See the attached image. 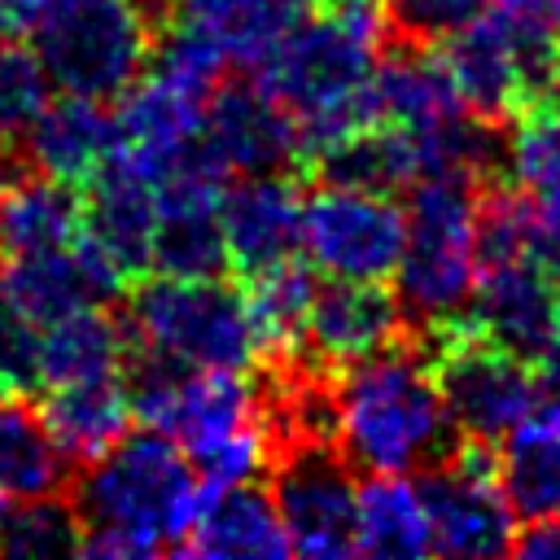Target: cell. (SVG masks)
<instances>
[{
    "instance_id": "3957f363",
    "label": "cell",
    "mask_w": 560,
    "mask_h": 560,
    "mask_svg": "<svg viewBox=\"0 0 560 560\" xmlns=\"http://www.w3.org/2000/svg\"><path fill=\"white\" fill-rule=\"evenodd\" d=\"M328 389L332 442L359 472H424L459 442L433 359L420 346L389 341L337 368Z\"/></svg>"
},
{
    "instance_id": "9a60e30c",
    "label": "cell",
    "mask_w": 560,
    "mask_h": 560,
    "mask_svg": "<svg viewBox=\"0 0 560 560\" xmlns=\"http://www.w3.org/2000/svg\"><path fill=\"white\" fill-rule=\"evenodd\" d=\"M560 311V280L529 254L486 258L464 306V328L521 354L538 359Z\"/></svg>"
},
{
    "instance_id": "d6986e66",
    "label": "cell",
    "mask_w": 560,
    "mask_h": 560,
    "mask_svg": "<svg viewBox=\"0 0 560 560\" xmlns=\"http://www.w3.org/2000/svg\"><path fill=\"white\" fill-rule=\"evenodd\" d=\"M223 175L201 158H188L158 184V232L153 262L166 276H219L228 267L223 228H219Z\"/></svg>"
},
{
    "instance_id": "f546056e",
    "label": "cell",
    "mask_w": 560,
    "mask_h": 560,
    "mask_svg": "<svg viewBox=\"0 0 560 560\" xmlns=\"http://www.w3.org/2000/svg\"><path fill=\"white\" fill-rule=\"evenodd\" d=\"M372 109L376 122L394 127H433L442 118L464 114V101L433 52H389L372 70Z\"/></svg>"
},
{
    "instance_id": "d590c367",
    "label": "cell",
    "mask_w": 560,
    "mask_h": 560,
    "mask_svg": "<svg viewBox=\"0 0 560 560\" xmlns=\"http://www.w3.org/2000/svg\"><path fill=\"white\" fill-rule=\"evenodd\" d=\"M35 385V324L0 289V394Z\"/></svg>"
},
{
    "instance_id": "9c48e42d",
    "label": "cell",
    "mask_w": 560,
    "mask_h": 560,
    "mask_svg": "<svg viewBox=\"0 0 560 560\" xmlns=\"http://www.w3.org/2000/svg\"><path fill=\"white\" fill-rule=\"evenodd\" d=\"M429 346L451 424L468 442H486V446L499 442L547 394L542 381L529 372V359L468 332L464 324L433 332Z\"/></svg>"
},
{
    "instance_id": "74e56055",
    "label": "cell",
    "mask_w": 560,
    "mask_h": 560,
    "mask_svg": "<svg viewBox=\"0 0 560 560\" xmlns=\"http://www.w3.org/2000/svg\"><path fill=\"white\" fill-rule=\"evenodd\" d=\"M538 368H542V381H547L551 389H560V311H556V324H551L547 346L538 350Z\"/></svg>"
},
{
    "instance_id": "4dcf8cb0",
    "label": "cell",
    "mask_w": 560,
    "mask_h": 560,
    "mask_svg": "<svg viewBox=\"0 0 560 560\" xmlns=\"http://www.w3.org/2000/svg\"><path fill=\"white\" fill-rule=\"evenodd\" d=\"M245 280H249L245 284V298H249V311H254V324L262 332L267 354L293 359L298 354L306 306L315 298V271H311V262L289 258V262H276V267L254 271Z\"/></svg>"
},
{
    "instance_id": "52a82bcc",
    "label": "cell",
    "mask_w": 560,
    "mask_h": 560,
    "mask_svg": "<svg viewBox=\"0 0 560 560\" xmlns=\"http://www.w3.org/2000/svg\"><path fill=\"white\" fill-rule=\"evenodd\" d=\"M127 332L140 350L166 354L197 372H245L267 346L245 289L223 276H149L127 293Z\"/></svg>"
},
{
    "instance_id": "d6a6232c",
    "label": "cell",
    "mask_w": 560,
    "mask_h": 560,
    "mask_svg": "<svg viewBox=\"0 0 560 560\" xmlns=\"http://www.w3.org/2000/svg\"><path fill=\"white\" fill-rule=\"evenodd\" d=\"M0 556L13 560H61L83 556V529L70 503L57 494L22 499L13 512L0 508Z\"/></svg>"
},
{
    "instance_id": "cb8c5ba5",
    "label": "cell",
    "mask_w": 560,
    "mask_h": 560,
    "mask_svg": "<svg viewBox=\"0 0 560 560\" xmlns=\"http://www.w3.org/2000/svg\"><path fill=\"white\" fill-rule=\"evenodd\" d=\"M136 341L127 332V319L109 315L105 306L70 311L44 328H35V385H79V381H105L122 376Z\"/></svg>"
},
{
    "instance_id": "603a6c76",
    "label": "cell",
    "mask_w": 560,
    "mask_h": 560,
    "mask_svg": "<svg viewBox=\"0 0 560 560\" xmlns=\"http://www.w3.org/2000/svg\"><path fill=\"white\" fill-rule=\"evenodd\" d=\"M494 472L516 521L560 516V389L542 394L534 411L499 438Z\"/></svg>"
},
{
    "instance_id": "30bf717a",
    "label": "cell",
    "mask_w": 560,
    "mask_h": 560,
    "mask_svg": "<svg viewBox=\"0 0 560 560\" xmlns=\"http://www.w3.org/2000/svg\"><path fill=\"white\" fill-rule=\"evenodd\" d=\"M407 210L385 188L324 184L302 197V254L328 280H389L402 254Z\"/></svg>"
},
{
    "instance_id": "8fae6325",
    "label": "cell",
    "mask_w": 560,
    "mask_h": 560,
    "mask_svg": "<svg viewBox=\"0 0 560 560\" xmlns=\"http://www.w3.org/2000/svg\"><path fill=\"white\" fill-rule=\"evenodd\" d=\"M271 499L289 538V556H359V481L337 442H284V451L271 455Z\"/></svg>"
},
{
    "instance_id": "4fadbf2b",
    "label": "cell",
    "mask_w": 560,
    "mask_h": 560,
    "mask_svg": "<svg viewBox=\"0 0 560 560\" xmlns=\"http://www.w3.org/2000/svg\"><path fill=\"white\" fill-rule=\"evenodd\" d=\"M197 158L223 179L289 171L302 158V136L284 101L262 79H219L206 96Z\"/></svg>"
},
{
    "instance_id": "d4e9b609",
    "label": "cell",
    "mask_w": 560,
    "mask_h": 560,
    "mask_svg": "<svg viewBox=\"0 0 560 560\" xmlns=\"http://www.w3.org/2000/svg\"><path fill=\"white\" fill-rule=\"evenodd\" d=\"M184 551L206 556V560H236V556L280 560V556H289V538H284L271 490H262L254 481L206 490L201 516H197Z\"/></svg>"
},
{
    "instance_id": "8d00e7d4",
    "label": "cell",
    "mask_w": 560,
    "mask_h": 560,
    "mask_svg": "<svg viewBox=\"0 0 560 560\" xmlns=\"http://www.w3.org/2000/svg\"><path fill=\"white\" fill-rule=\"evenodd\" d=\"M512 551L525 560H560V516H538V521H521Z\"/></svg>"
},
{
    "instance_id": "8992f818",
    "label": "cell",
    "mask_w": 560,
    "mask_h": 560,
    "mask_svg": "<svg viewBox=\"0 0 560 560\" xmlns=\"http://www.w3.org/2000/svg\"><path fill=\"white\" fill-rule=\"evenodd\" d=\"M158 31V0H48L22 35L57 92L114 101L149 70Z\"/></svg>"
},
{
    "instance_id": "2e32d148",
    "label": "cell",
    "mask_w": 560,
    "mask_h": 560,
    "mask_svg": "<svg viewBox=\"0 0 560 560\" xmlns=\"http://www.w3.org/2000/svg\"><path fill=\"white\" fill-rule=\"evenodd\" d=\"M398 337H402V311L398 298L385 289V280H328L315 284L293 363L337 372Z\"/></svg>"
},
{
    "instance_id": "7c38bea8",
    "label": "cell",
    "mask_w": 560,
    "mask_h": 560,
    "mask_svg": "<svg viewBox=\"0 0 560 560\" xmlns=\"http://www.w3.org/2000/svg\"><path fill=\"white\" fill-rule=\"evenodd\" d=\"M424 508H429V534L433 551L442 556H508L516 538V512L499 486L494 455L486 442L459 438L455 451L424 468Z\"/></svg>"
},
{
    "instance_id": "7402d4cb",
    "label": "cell",
    "mask_w": 560,
    "mask_h": 560,
    "mask_svg": "<svg viewBox=\"0 0 560 560\" xmlns=\"http://www.w3.org/2000/svg\"><path fill=\"white\" fill-rule=\"evenodd\" d=\"M503 158L512 188L525 192L534 214L529 254L560 280V101L534 105L521 118H512Z\"/></svg>"
},
{
    "instance_id": "ac0fdd59",
    "label": "cell",
    "mask_w": 560,
    "mask_h": 560,
    "mask_svg": "<svg viewBox=\"0 0 560 560\" xmlns=\"http://www.w3.org/2000/svg\"><path fill=\"white\" fill-rule=\"evenodd\" d=\"M219 228L228 267H236L241 276L289 262L302 249V188L284 171L236 175L232 184H223Z\"/></svg>"
},
{
    "instance_id": "5bb4252c",
    "label": "cell",
    "mask_w": 560,
    "mask_h": 560,
    "mask_svg": "<svg viewBox=\"0 0 560 560\" xmlns=\"http://www.w3.org/2000/svg\"><path fill=\"white\" fill-rule=\"evenodd\" d=\"M206 88H192L158 66H149V74H140L127 92H118V158L136 162L144 175H153L158 184L184 166L188 158H197V131H201V114H206Z\"/></svg>"
},
{
    "instance_id": "ffe728a7",
    "label": "cell",
    "mask_w": 560,
    "mask_h": 560,
    "mask_svg": "<svg viewBox=\"0 0 560 560\" xmlns=\"http://www.w3.org/2000/svg\"><path fill=\"white\" fill-rule=\"evenodd\" d=\"M83 232L96 249L131 280L153 262V232H158V179L144 175L127 158H109L83 197Z\"/></svg>"
},
{
    "instance_id": "277c9868",
    "label": "cell",
    "mask_w": 560,
    "mask_h": 560,
    "mask_svg": "<svg viewBox=\"0 0 560 560\" xmlns=\"http://www.w3.org/2000/svg\"><path fill=\"white\" fill-rule=\"evenodd\" d=\"M407 236L394 267L402 324H416L424 337L464 319L481 271V188L459 175H429L411 184L407 197Z\"/></svg>"
},
{
    "instance_id": "e575fe53",
    "label": "cell",
    "mask_w": 560,
    "mask_h": 560,
    "mask_svg": "<svg viewBox=\"0 0 560 560\" xmlns=\"http://www.w3.org/2000/svg\"><path fill=\"white\" fill-rule=\"evenodd\" d=\"M494 0H381L385 22L407 44H442L481 18Z\"/></svg>"
},
{
    "instance_id": "e0dca14e",
    "label": "cell",
    "mask_w": 560,
    "mask_h": 560,
    "mask_svg": "<svg viewBox=\"0 0 560 560\" xmlns=\"http://www.w3.org/2000/svg\"><path fill=\"white\" fill-rule=\"evenodd\" d=\"M4 298L35 324H52L83 306H105L127 289V276L96 249L88 232H79L70 245L39 249V254H13L0 276Z\"/></svg>"
},
{
    "instance_id": "7a4b0ae2",
    "label": "cell",
    "mask_w": 560,
    "mask_h": 560,
    "mask_svg": "<svg viewBox=\"0 0 560 560\" xmlns=\"http://www.w3.org/2000/svg\"><path fill=\"white\" fill-rule=\"evenodd\" d=\"M389 22L381 0H337L319 18H302L293 35L254 70L293 114L302 158L376 122L372 70Z\"/></svg>"
},
{
    "instance_id": "4316f807",
    "label": "cell",
    "mask_w": 560,
    "mask_h": 560,
    "mask_svg": "<svg viewBox=\"0 0 560 560\" xmlns=\"http://www.w3.org/2000/svg\"><path fill=\"white\" fill-rule=\"evenodd\" d=\"M83 232V197L74 184L22 171L0 188V249L13 254H39L70 245Z\"/></svg>"
},
{
    "instance_id": "6da1fadb",
    "label": "cell",
    "mask_w": 560,
    "mask_h": 560,
    "mask_svg": "<svg viewBox=\"0 0 560 560\" xmlns=\"http://www.w3.org/2000/svg\"><path fill=\"white\" fill-rule=\"evenodd\" d=\"M206 503V481L171 433L127 429L105 455L83 464L74 481V516L83 556L149 560L184 551Z\"/></svg>"
},
{
    "instance_id": "f1b7e54d",
    "label": "cell",
    "mask_w": 560,
    "mask_h": 560,
    "mask_svg": "<svg viewBox=\"0 0 560 560\" xmlns=\"http://www.w3.org/2000/svg\"><path fill=\"white\" fill-rule=\"evenodd\" d=\"M354 542L359 556H429V508L420 481L411 472H368L359 481V508H354Z\"/></svg>"
},
{
    "instance_id": "44dd1931",
    "label": "cell",
    "mask_w": 560,
    "mask_h": 560,
    "mask_svg": "<svg viewBox=\"0 0 560 560\" xmlns=\"http://www.w3.org/2000/svg\"><path fill=\"white\" fill-rule=\"evenodd\" d=\"M118 149V118L109 101L61 92L39 109L31 131L22 136V162L39 175L88 184Z\"/></svg>"
},
{
    "instance_id": "836d02e7",
    "label": "cell",
    "mask_w": 560,
    "mask_h": 560,
    "mask_svg": "<svg viewBox=\"0 0 560 560\" xmlns=\"http://www.w3.org/2000/svg\"><path fill=\"white\" fill-rule=\"evenodd\" d=\"M52 101V83L31 44L0 39V149L22 153V136Z\"/></svg>"
},
{
    "instance_id": "ba28073f",
    "label": "cell",
    "mask_w": 560,
    "mask_h": 560,
    "mask_svg": "<svg viewBox=\"0 0 560 560\" xmlns=\"http://www.w3.org/2000/svg\"><path fill=\"white\" fill-rule=\"evenodd\" d=\"M166 433L179 442L206 490L254 481L262 468H271L276 433H271L267 398L245 381V372L192 368Z\"/></svg>"
},
{
    "instance_id": "5b68a950",
    "label": "cell",
    "mask_w": 560,
    "mask_h": 560,
    "mask_svg": "<svg viewBox=\"0 0 560 560\" xmlns=\"http://www.w3.org/2000/svg\"><path fill=\"white\" fill-rule=\"evenodd\" d=\"M438 52L464 109L486 122H512L534 105L560 101V31L538 13L494 0Z\"/></svg>"
},
{
    "instance_id": "484cf974",
    "label": "cell",
    "mask_w": 560,
    "mask_h": 560,
    "mask_svg": "<svg viewBox=\"0 0 560 560\" xmlns=\"http://www.w3.org/2000/svg\"><path fill=\"white\" fill-rule=\"evenodd\" d=\"M39 416H44L52 442L61 446V455L70 464H92L96 455H105L136 424L122 376L52 385L39 402Z\"/></svg>"
},
{
    "instance_id": "83f0119b",
    "label": "cell",
    "mask_w": 560,
    "mask_h": 560,
    "mask_svg": "<svg viewBox=\"0 0 560 560\" xmlns=\"http://www.w3.org/2000/svg\"><path fill=\"white\" fill-rule=\"evenodd\" d=\"M70 481V459L52 442L35 402L22 389L0 394V503L61 494Z\"/></svg>"
},
{
    "instance_id": "ab89813d",
    "label": "cell",
    "mask_w": 560,
    "mask_h": 560,
    "mask_svg": "<svg viewBox=\"0 0 560 560\" xmlns=\"http://www.w3.org/2000/svg\"><path fill=\"white\" fill-rule=\"evenodd\" d=\"M319 4H337V0H319Z\"/></svg>"
},
{
    "instance_id": "f35d334b",
    "label": "cell",
    "mask_w": 560,
    "mask_h": 560,
    "mask_svg": "<svg viewBox=\"0 0 560 560\" xmlns=\"http://www.w3.org/2000/svg\"><path fill=\"white\" fill-rule=\"evenodd\" d=\"M503 4H516V9H529V13H538L547 26H556L560 31V0H503Z\"/></svg>"
},
{
    "instance_id": "1f68e13d",
    "label": "cell",
    "mask_w": 560,
    "mask_h": 560,
    "mask_svg": "<svg viewBox=\"0 0 560 560\" xmlns=\"http://www.w3.org/2000/svg\"><path fill=\"white\" fill-rule=\"evenodd\" d=\"M311 4L315 0H232L214 31L228 66L258 70L311 13Z\"/></svg>"
}]
</instances>
